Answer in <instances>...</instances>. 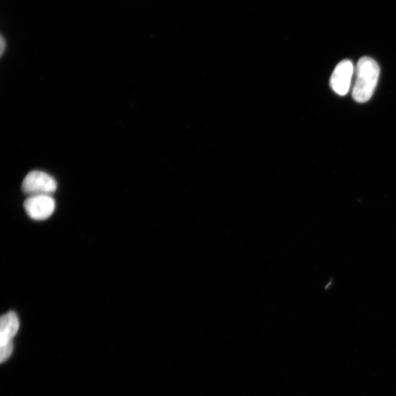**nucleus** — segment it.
Segmentation results:
<instances>
[{"label": "nucleus", "instance_id": "nucleus-1", "mask_svg": "<svg viewBox=\"0 0 396 396\" xmlns=\"http://www.w3.org/2000/svg\"><path fill=\"white\" fill-rule=\"evenodd\" d=\"M356 81L352 91L354 100L359 103L367 102L376 89L380 69L378 62L368 57H363L358 62Z\"/></svg>", "mask_w": 396, "mask_h": 396}, {"label": "nucleus", "instance_id": "nucleus-2", "mask_svg": "<svg viewBox=\"0 0 396 396\" xmlns=\"http://www.w3.org/2000/svg\"><path fill=\"white\" fill-rule=\"evenodd\" d=\"M57 183L50 174L40 171L30 172L23 182V191L33 196H50L56 191Z\"/></svg>", "mask_w": 396, "mask_h": 396}, {"label": "nucleus", "instance_id": "nucleus-3", "mask_svg": "<svg viewBox=\"0 0 396 396\" xmlns=\"http://www.w3.org/2000/svg\"><path fill=\"white\" fill-rule=\"evenodd\" d=\"M55 200L48 195L30 196L24 203L28 215L38 221L45 220L50 217L55 210Z\"/></svg>", "mask_w": 396, "mask_h": 396}, {"label": "nucleus", "instance_id": "nucleus-4", "mask_svg": "<svg viewBox=\"0 0 396 396\" xmlns=\"http://www.w3.org/2000/svg\"><path fill=\"white\" fill-rule=\"evenodd\" d=\"M354 72L356 69L351 61L345 60L339 62L330 79V86L333 91L339 96L346 95L350 90Z\"/></svg>", "mask_w": 396, "mask_h": 396}, {"label": "nucleus", "instance_id": "nucleus-5", "mask_svg": "<svg viewBox=\"0 0 396 396\" xmlns=\"http://www.w3.org/2000/svg\"><path fill=\"white\" fill-rule=\"evenodd\" d=\"M0 325V346H4L12 342L19 329V320L16 312L10 311L4 315Z\"/></svg>", "mask_w": 396, "mask_h": 396}, {"label": "nucleus", "instance_id": "nucleus-6", "mask_svg": "<svg viewBox=\"0 0 396 396\" xmlns=\"http://www.w3.org/2000/svg\"><path fill=\"white\" fill-rule=\"evenodd\" d=\"M13 348V342L1 346L0 349V361L1 363L6 361L10 358Z\"/></svg>", "mask_w": 396, "mask_h": 396}, {"label": "nucleus", "instance_id": "nucleus-7", "mask_svg": "<svg viewBox=\"0 0 396 396\" xmlns=\"http://www.w3.org/2000/svg\"><path fill=\"white\" fill-rule=\"evenodd\" d=\"M6 49V41L4 40V38L2 37L1 38V55H4V52L5 51Z\"/></svg>", "mask_w": 396, "mask_h": 396}]
</instances>
